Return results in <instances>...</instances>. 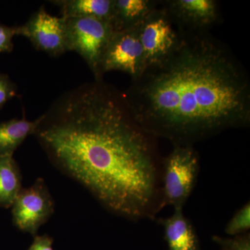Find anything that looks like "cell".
<instances>
[{"instance_id":"1","label":"cell","mask_w":250,"mask_h":250,"mask_svg":"<svg viewBox=\"0 0 250 250\" xmlns=\"http://www.w3.org/2000/svg\"><path fill=\"white\" fill-rule=\"evenodd\" d=\"M39 118L34 136L51 164L104 208L139 220L164 207L156 139L136 121L124 92L104 80L87 82Z\"/></svg>"},{"instance_id":"2","label":"cell","mask_w":250,"mask_h":250,"mask_svg":"<svg viewBox=\"0 0 250 250\" xmlns=\"http://www.w3.org/2000/svg\"><path fill=\"white\" fill-rule=\"evenodd\" d=\"M124 93L140 126L174 146L250 123L248 71L210 31L182 32L173 53L148 66Z\"/></svg>"},{"instance_id":"3","label":"cell","mask_w":250,"mask_h":250,"mask_svg":"<svg viewBox=\"0 0 250 250\" xmlns=\"http://www.w3.org/2000/svg\"><path fill=\"white\" fill-rule=\"evenodd\" d=\"M64 18L67 51L80 54L95 80H103L104 55L114 33L111 23L92 17Z\"/></svg>"},{"instance_id":"4","label":"cell","mask_w":250,"mask_h":250,"mask_svg":"<svg viewBox=\"0 0 250 250\" xmlns=\"http://www.w3.org/2000/svg\"><path fill=\"white\" fill-rule=\"evenodd\" d=\"M200 157L192 146L180 145L174 148L161 163L163 204L183 208L196 184Z\"/></svg>"},{"instance_id":"5","label":"cell","mask_w":250,"mask_h":250,"mask_svg":"<svg viewBox=\"0 0 250 250\" xmlns=\"http://www.w3.org/2000/svg\"><path fill=\"white\" fill-rule=\"evenodd\" d=\"M147 67L165 60L180 45L182 32L166 8L159 4L138 27Z\"/></svg>"},{"instance_id":"6","label":"cell","mask_w":250,"mask_h":250,"mask_svg":"<svg viewBox=\"0 0 250 250\" xmlns=\"http://www.w3.org/2000/svg\"><path fill=\"white\" fill-rule=\"evenodd\" d=\"M54 201L43 179H36L28 188H22L12 205L15 226L22 232L37 235L41 226L54 212Z\"/></svg>"},{"instance_id":"7","label":"cell","mask_w":250,"mask_h":250,"mask_svg":"<svg viewBox=\"0 0 250 250\" xmlns=\"http://www.w3.org/2000/svg\"><path fill=\"white\" fill-rule=\"evenodd\" d=\"M147 67L138 28L114 31L104 55V75L117 70L125 72L134 80L141 77Z\"/></svg>"},{"instance_id":"8","label":"cell","mask_w":250,"mask_h":250,"mask_svg":"<svg viewBox=\"0 0 250 250\" xmlns=\"http://www.w3.org/2000/svg\"><path fill=\"white\" fill-rule=\"evenodd\" d=\"M18 35L27 38L36 49L52 57L67 52L65 18L52 16L44 6L18 27Z\"/></svg>"},{"instance_id":"9","label":"cell","mask_w":250,"mask_h":250,"mask_svg":"<svg viewBox=\"0 0 250 250\" xmlns=\"http://www.w3.org/2000/svg\"><path fill=\"white\" fill-rule=\"evenodd\" d=\"M161 3L182 32L210 31L222 20L216 0H163Z\"/></svg>"},{"instance_id":"10","label":"cell","mask_w":250,"mask_h":250,"mask_svg":"<svg viewBox=\"0 0 250 250\" xmlns=\"http://www.w3.org/2000/svg\"><path fill=\"white\" fill-rule=\"evenodd\" d=\"M158 220L164 229L167 250H200L196 231L183 208H175L171 216Z\"/></svg>"},{"instance_id":"11","label":"cell","mask_w":250,"mask_h":250,"mask_svg":"<svg viewBox=\"0 0 250 250\" xmlns=\"http://www.w3.org/2000/svg\"><path fill=\"white\" fill-rule=\"evenodd\" d=\"M159 4L157 0H113L114 31L139 27Z\"/></svg>"},{"instance_id":"12","label":"cell","mask_w":250,"mask_h":250,"mask_svg":"<svg viewBox=\"0 0 250 250\" xmlns=\"http://www.w3.org/2000/svg\"><path fill=\"white\" fill-rule=\"evenodd\" d=\"M51 2L60 9L62 17H92L112 22L113 0H56Z\"/></svg>"},{"instance_id":"13","label":"cell","mask_w":250,"mask_h":250,"mask_svg":"<svg viewBox=\"0 0 250 250\" xmlns=\"http://www.w3.org/2000/svg\"><path fill=\"white\" fill-rule=\"evenodd\" d=\"M22 188V174L14 154H0V207H12Z\"/></svg>"},{"instance_id":"14","label":"cell","mask_w":250,"mask_h":250,"mask_svg":"<svg viewBox=\"0 0 250 250\" xmlns=\"http://www.w3.org/2000/svg\"><path fill=\"white\" fill-rule=\"evenodd\" d=\"M40 118L34 121L12 119L0 123V154H13L30 135H34Z\"/></svg>"},{"instance_id":"15","label":"cell","mask_w":250,"mask_h":250,"mask_svg":"<svg viewBox=\"0 0 250 250\" xmlns=\"http://www.w3.org/2000/svg\"><path fill=\"white\" fill-rule=\"evenodd\" d=\"M250 228V205L246 204L233 215L225 228V233L229 236L245 234Z\"/></svg>"},{"instance_id":"16","label":"cell","mask_w":250,"mask_h":250,"mask_svg":"<svg viewBox=\"0 0 250 250\" xmlns=\"http://www.w3.org/2000/svg\"><path fill=\"white\" fill-rule=\"evenodd\" d=\"M216 243L229 250H250V235L248 233L234 236L232 239H225L220 237H213Z\"/></svg>"},{"instance_id":"17","label":"cell","mask_w":250,"mask_h":250,"mask_svg":"<svg viewBox=\"0 0 250 250\" xmlns=\"http://www.w3.org/2000/svg\"><path fill=\"white\" fill-rule=\"evenodd\" d=\"M17 94V85L8 75L0 73V108Z\"/></svg>"},{"instance_id":"18","label":"cell","mask_w":250,"mask_h":250,"mask_svg":"<svg viewBox=\"0 0 250 250\" xmlns=\"http://www.w3.org/2000/svg\"><path fill=\"white\" fill-rule=\"evenodd\" d=\"M18 35V27L0 24V53L11 52L14 49L13 39Z\"/></svg>"},{"instance_id":"19","label":"cell","mask_w":250,"mask_h":250,"mask_svg":"<svg viewBox=\"0 0 250 250\" xmlns=\"http://www.w3.org/2000/svg\"><path fill=\"white\" fill-rule=\"evenodd\" d=\"M53 239L47 234L34 236V241L28 250H54Z\"/></svg>"},{"instance_id":"20","label":"cell","mask_w":250,"mask_h":250,"mask_svg":"<svg viewBox=\"0 0 250 250\" xmlns=\"http://www.w3.org/2000/svg\"><path fill=\"white\" fill-rule=\"evenodd\" d=\"M224 249H225V248H224ZM225 250H229L225 249Z\"/></svg>"}]
</instances>
